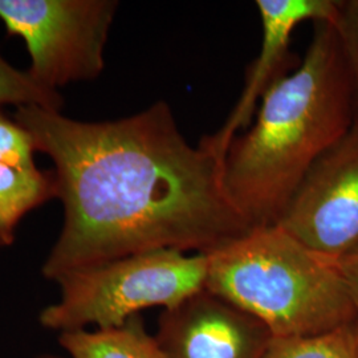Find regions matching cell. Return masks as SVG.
<instances>
[{"mask_svg": "<svg viewBox=\"0 0 358 358\" xmlns=\"http://www.w3.org/2000/svg\"><path fill=\"white\" fill-rule=\"evenodd\" d=\"M3 103L31 105L60 112L63 97L56 90L40 85L28 72L13 68L0 56V105Z\"/></svg>", "mask_w": 358, "mask_h": 358, "instance_id": "cell-12", "label": "cell"}, {"mask_svg": "<svg viewBox=\"0 0 358 358\" xmlns=\"http://www.w3.org/2000/svg\"><path fill=\"white\" fill-rule=\"evenodd\" d=\"M55 196L53 173L0 164V248L13 243L15 230L27 213Z\"/></svg>", "mask_w": 358, "mask_h": 358, "instance_id": "cell-10", "label": "cell"}, {"mask_svg": "<svg viewBox=\"0 0 358 358\" xmlns=\"http://www.w3.org/2000/svg\"><path fill=\"white\" fill-rule=\"evenodd\" d=\"M154 337L165 358H263L273 338L262 321L207 289L165 309Z\"/></svg>", "mask_w": 358, "mask_h": 358, "instance_id": "cell-7", "label": "cell"}, {"mask_svg": "<svg viewBox=\"0 0 358 358\" xmlns=\"http://www.w3.org/2000/svg\"><path fill=\"white\" fill-rule=\"evenodd\" d=\"M36 146L32 136L16 121L0 112V164L13 166L36 167L34 154Z\"/></svg>", "mask_w": 358, "mask_h": 358, "instance_id": "cell-14", "label": "cell"}, {"mask_svg": "<svg viewBox=\"0 0 358 358\" xmlns=\"http://www.w3.org/2000/svg\"><path fill=\"white\" fill-rule=\"evenodd\" d=\"M59 344L68 358H165L141 315L117 327L59 333Z\"/></svg>", "mask_w": 358, "mask_h": 358, "instance_id": "cell-9", "label": "cell"}, {"mask_svg": "<svg viewBox=\"0 0 358 358\" xmlns=\"http://www.w3.org/2000/svg\"><path fill=\"white\" fill-rule=\"evenodd\" d=\"M207 254L157 250L78 269L56 282L60 297L40 312L62 333L117 327L149 308H170L205 289Z\"/></svg>", "mask_w": 358, "mask_h": 358, "instance_id": "cell-4", "label": "cell"}, {"mask_svg": "<svg viewBox=\"0 0 358 358\" xmlns=\"http://www.w3.org/2000/svg\"><path fill=\"white\" fill-rule=\"evenodd\" d=\"M117 7L115 0H0V20L8 35L26 41L31 57L27 72L56 90L103 72Z\"/></svg>", "mask_w": 358, "mask_h": 358, "instance_id": "cell-5", "label": "cell"}, {"mask_svg": "<svg viewBox=\"0 0 358 358\" xmlns=\"http://www.w3.org/2000/svg\"><path fill=\"white\" fill-rule=\"evenodd\" d=\"M275 226L336 264L357 250L358 125L312 165Z\"/></svg>", "mask_w": 358, "mask_h": 358, "instance_id": "cell-6", "label": "cell"}, {"mask_svg": "<svg viewBox=\"0 0 358 358\" xmlns=\"http://www.w3.org/2000/svg\"><path fill=\"white\" fill-rule=\"evenodd\" d=\"M36 358H68V357H62V356H55V355H43V356H38Z\"/></svg>", "mask_w": 358, "mask_h": 358, "instance_id": "cell-16", "label": "cell"}, {"mask_svg": "<svg viewBox=\"0 0 358 358\" xmlns=\"http://www.w3.org/2000/svg\"><path fill=\"white\" fill-rule=\"evenodd\" d=\"M358 312V248L337 263Z\"/></svg>", "mask_w": 358, "mask_h": 358, "instance_id": "cell-15", "label": "cell"}, {"mask_svg": "<svg viewBox=\"0 0 358 358\" xmlns=\"http://www.w3.org/2000/svg\"><path fill=\"white\" fill-rule=\"evenodd\" d=\"M353 90L332 23H313L300 65L276 81L230 142L222 176L252 227L275 226L309 169L355 125Z\"/></svg>", "mask_w": 358, "mask_h": 358, "instance_id": "cell-2", "label": "cell"}, {"mask_svg": "<svg viewBox=\"0 0 358 358\" xmlns=\"http://www.w3.org/2000/svg\"><path fill=\"white\" fill-rule=\"evenodd\" d=\"M15 121L51 157L64 205L41 268L50 280L157 250L208 254L254 229L226 192L222 159L186 140L165 101L103 122L17 106Z\"/></svg>", "mask_w": 358, "mask_h": 358, "instance_id": "cell-1", "label": "cell"}, {"mask_svg": "<svg viewBox=\"0 0 358 358\" xmlns=\"http://www.w3.org/2000/svg\"><path fill=\"white\" fill-rule=\"evenodd\" d=\"M205 289L262 321L273 337L317 334L358 319L338 266L279 226L254 227L208 252Z\"/></svg>", "mask_w": 358, "mask_h": 358, "instance_id": "cell-3", "label": "cell"}, {"mask_svg": "<svg viewBox=\"0 0 358 358\" xmlns=\"http://www.w3.org/2000/svg\"><path fill=\"white\" fill-rule=\"evenodd\" d=\"M263 358H358V319L317 334L273 337Z\"/></svg>", "mask_w": 358, "mask_h": 358, "instance_id": "cell-11", "label": "cell"}, {"mask_svg": "<svg viewBox=\"0 0 358 358\" xmlns=\"http://www.w3.org/2000/svg\"><path fill=\"white\" fill-rule=\"evenodd\" d=\"M345 59L353 90L355 124L358 125V0H343L332 23Z\"/></svg>", "mask_w": 358, "mask_h": 358, "instance_id": "cell-13", "label": "cell"}, {"mask_svg": "<svg viewBox=\"0 0 358 358\" xmlns=\"http://www.w3.org/2000/svg\"><path fill=\"white\" fill-rule=\"evenodd\" d=\"M262 22V47L252 64L247 68L243 92L223 127L201 142L222 159L239 130L248 128L267 90L300 65V57L291 51L296 27L304 22L333 23L338 13L336 0H257Z\"/></svg>", "mask_w": 358, "mask_h": 358, "instance_id": "cell-8", "label": "cell"}]
</instances>
